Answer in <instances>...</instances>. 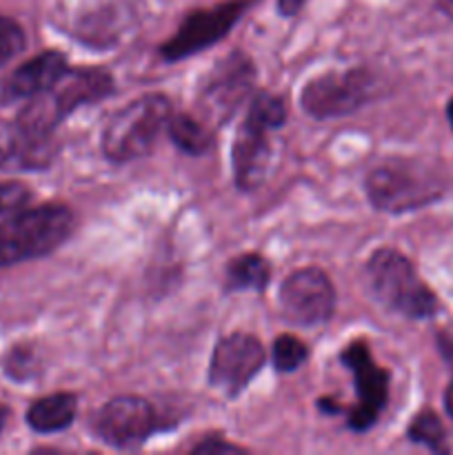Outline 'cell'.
Instances as JSON below:
<instances>
[{
    "mask_svg": "<svg viewBox=\"0 0 453 455\" xmlns=\"http://www.w3.org/2000/svg\"><path fill=\"white\" fill-rule=\"evenodd\" d=\"M74 231V213L65 204L22 209L0 222V267L34 260L60 247Z\"/></svg>",
    "mask_w": 453,
    "mask_h": 455,
    "instance_id": "1",
    "label": "cell"
},
{
    "mask_svg": "<svg viewBox=\"0 0 453 455\" xmlns=\"http://www.w3.org/2000/svg\"><path fill=\"white\" fill-rule=\"evenodd\" d=\"M114 80L102 69H67L53 87L38 93L18 114L16 123L38 133H53L65 116L111 93Z\"/></svg>",
    "mask_w": 453,
    "mask_h": 455,
    "instance_id": "2",
    "label": "cell"
},
{
    "mask_svg": "<svg viewBox=\"0 0 453 455\" xmlns=\"http://www.w3.org/2000/svg\"><path fill=\"white\" fill-rule=\"evenodd\" d=\"M171 118V105L164 96H142L111 116L102 132V151L114 163L142 158L158 140Z\"/></svg>",
    "mask_w": 453,
    "mask_h": 455,
    "instance_id": "3",
    "label": "cell"
},
{
    "mask_svg": "<svg viewBox=\"0 0 453 455\" xmlns=\"http://www.w3.org/2000/svg\"><path fill=\"white\" fill-rule=\"evenodd\" d=\"M369 280L389 309L409 318H429L438 309L433 291L417 278L411 262L395 249H378L369 258Z\"/></svg>",
    "mask_w": 453,
    "mask_h": 455,
    "instance_id": "4",
    "label": "cell"
},
{
    "mask_svg": "<svg viewBox=\"0 0 453 455\" xmlns=\"http://www.w3.org/2000/svg\"><path fill=\"white\" fill-rule=\"evenodd\" d=\"M367 196L376 209L398 213L433 200L438 196V185L411 163L391 160L369 173Z\"/></svg>",
    "mask_w": 453,
    "mask_h": 455,
    "instance_id": "5",
    "label": "cell"
},
{
    "mask_svg": "<svg viewBox=\"0 0 453 455\" xmlns=\"http://www.w3.org/2000/svg\"><path fill=\"white\" fill-rule=\"evenodd\" d=\"M280 311L293 324L314 327L331 318L336 291L327 274L315 267L293 271L280 287Z\"/></svg>",
    "mask_w": 453,
    "mask_h": 455,
    "instance_id": "6",
    "label": "cell"
},
{
    "mask_svg": "<svg viewBox=\"0 0 453 455\" xmlns=\"http://www.w3.org/2000/svg\"><path fill=\"white\" fill-rule=\"evenodd\" d=\"M369 87L371 78L364 69L331 71L302 89V109L320 120L340 118L367 102Z\"/></svg>",
    "mask_w": 453,
    "mask_h": 455,
    "instance_id": "7",
    "label": "cell"
},
{
    "mask_svg": "<svg viewBox=\"0 0 453 455\" xmlns=\"http://www.w3.org/2000/svg\"><path fill=\"white\" fill-rule=\"evenodd\" d=\"M265 364V349L260 340L249 333H231L213 349L209 382L226 395L235 398L256 378Z\"/></svg>",
    "mask_w": 453,
    "mask_h": 455,
    "instance_id": "8",
    "label": "cell"
},
{
    "mask_svg": "<svg viewBox=\"0 0 453 455\" xmlns=\"http://www.w3.org/2000/svg\"><path fill=\"white\" fill-rule=\"evenodd\" d=\"M96 435L115 449H136L154 434L155 413L147 400L123 395L107 403L93 422Z\"/></svg>",
    "mask_w": 453,
    "mask_h": 455,
    "instance_id": "9",
    "label": "cell"
},
{
    "mask_svg": "<svg viewBox=\"0 0 453 455\" xmlns=\"http://www.w3.org/2000/svg\"><path fill=\"white\" fill-rule=\"evenodd\" d=\"M253 76L256 71L251 60L242 53H231L229 58L218 62L200 89V107L204 116L216 123L229 118L251 92Z\"/></svg>",
    "mask_w": 453,
    "mask_h": 455,
    "instance_id": "10",
    "label": "cell"
},
{
    "mask_svg": "<svg viewBox=\"0 0 453 455\" xmlns=\"http://www.w3.org/2000/svg\"><path fill=\"white\" fill-rule=\"evenodd\" d=\"M342 363L351 369L355 378L360 404L351 411L349 427L355 431H367L376 425L382 407L386 403V371L373 363L364 342H354L342 354Z\"/></svg>",
    "mask_w": 453,
    "mask_h": 455,
    "instance_id": "11",
    "label": "cell"
},
{
    "mask_svg": "<svg viewBox=\"0 0 453 455\" xmlns=\"http://www.w3.org/2000/svg\"><path fill=\"white\" fill-rule=\"evenodd\" d=\"M53 133H38L20 123L0 127V172H40L53 163Z\"/></svg>",
    "mask_w": 453,
    "mask_h": 455,
    "instance_id": "12",
    "label": "cell"
},
{
    "mask_svg": "<svg viewBox=\"0 0 453 455\" xmlns=\"http://www.w3.org/2000/svg\"><path fill=\"white\" fill-rule=\"evenodd\" d=\"M242 4H226V7L211 9V12H198L182 22L180 31L163 47V56L167 60H180L191 56L209 44L218 43L226 31L231 29L240 16Z\"/></svg>",
    "mask_w": 453,
    "mask_h": 455,
    "instance_id": "13",
    "label": "cell"
},
{
    "mask_svg": "<svg viewBox=\"0 0 453 455\" xmlns=\"http://www.w3.org/2000/svg\"><path fill=\"white\" fill-rule=\"evenodd\" d=\"M269 132L265 124L253 118L244 120L235 133L234 142V173L235 182L242 191H251L265 180L271 163Z\"/></svg>",
    "mask_w": 453,
    "mask_h": 455,
    "instance_id": "14",
    "label": "cell"
},
{
    "mask_svg": "<svg viewBox=\"0 0 453 455\" xmlns=\"http://www.w3.org/2000/svg\"><path fill=\"white\" fill-rule=\"evenodd\" d=\"M67 69H69L67 58L60 52H44L31 58L9 76L3 87V102L25 100V98H34L47 92Z\"/></svg>",
    "mask_w": 453,
    "mask_h": 455,
    "instance_id": "15",
    "label": "cell"
},
{
    "mask_svg": "<svg viewBox=\"0 0 453 455\" xmlns=\"http://www.w3.org/2000/svg\"><path fill=\"white\" fill-rule=\"evenodd\" d=\"M76 411L78 403L74 394H53L31 404L27 411V422L38 434H56L74 422Z\"/></svg>",
    "mask_w": 453,
    "mask_h": 455,
    "instance_id": "16",
    "label": "cell"
},
{
    "mask_svg": "<svg viewBox=\"0 0 453 455\" xmlns=\"http://www.w3.org/2000/svg\"><path fill=\"white\" fill-rule=\"evenodd\" d=\"M271 267L269 262L256 253H244V256L234 258L225 271V287L226 291H262L269 284Z\"/></svg>",
    "mask_w": 453,
    "mask_h": 455,
    "instance_id": "17",
    "label": "cell"
},
{
    "mask_svg": "<svg viewBox=\"0 0 453 455\" xmlns=\"http://www.w3.org/2000/svg\"><path fill=\"white\" fill-rule=\"evenodd\" d=\"M169 136H171L173 145L182 149L185 154L200 156L211 147V136H209L207 127L200 120L191 118V116H176L169 118Z\"/></svg>",
    "mask_w": 453,
    "mask_h": 455,
    "instance_id": "18",
    "label": "cell"
},
{
    "mask_svg": "<svg viewBox=\"0 0 453 455\" xmlns=\"http://www.w3.org/2000/svg\"><path fill=\"white\" fill-rule=\"evenodd\" d=\"M247 116L256 123L265 124L266 129H278L287 120V102L274 93H258L249 105Z\"/></svg>",
    "mask_w": 453,
    "mask_h": 455,
    "instance_id": "19",
    "label": "cell"
},
{
    "mask_svg": "<svg viewBox=\"0 0 453 455\" xmlns=\"http://www.w3.org/2000/svg\"><path fill=\"white\" fill-rule=\"evenodd\" d=\"M409 438L417 444H425L431 451H444V427L438 416L431 411H422L409 427Z\"/></svg>",
    "mask_w": 453,
    "mask_h": 455,
    "instance_id": "20",
    "label": "cell"
},
{
    "mask_svg": "<svg viewBox=\"0 0 453 455\" xmlns=\"http://www.w3.org/2000/svg\"><path fill=\"white\" fill-rule=\"evenodd\" d=\"M309 358V349L302 340L293 336H280L274 342V364L278 371L289 373L296 371L298 367L305 364V360Z\"/></svg>",
    "mask_w": 453,
    "mask_h": 455,
    "instance_id": "21",
    "label": "cell"
},
{
    "mask_svg": "<svg viewBox=\"0 0 453 455\" xmlns=\"http://www.w3.org/2000/svg\"><path fill=\"white\" fill-rule=\"evenodd\" d=\"M25 49V31L16 20L0 16V67L7 65L12 58Z\"/></svg>",
    "mask_w": 453,
    "mask_h": 455,
    "instance_id": "22",
    "label": "cell"
},
{
    "mask_svg": "<svg viewBox=\"0 0 453 455\" xmlns=\"http://www.w3.org/2000/svg\"><path fill=\"white\" fill-rule=\"evenodd\" d=\"M31 200V191L20 182H0V216L18 213Z\"/></svg>",
    "mask_w": 453,
    "mask_h": 455,
    "instance_id": "23",
    "label": "cell"
},
{
    "mask_svg": "<svg viewBox=\"0 0 453 455\" xmlns=\"http://www.w3.org/2000/svg\"><path fill=\"white\" fill-rule=\"evenodd\" d=\"M195 453H234V451H240L238 447H231V444L226 443H204V444H198V447L194 449Z\"/></svg>",
    "mask_w": 453,
    "mask_h": 455,
    "instance_id": "24",
    "label": "cell"
},
{
    "mask_svg": "<svg viewBox=\"0 0 453 455\" xmlns=\"http://www.w3.org/2000/svg\"><path fill=\"white\" fill-rule=\"evenodd\" d=\"M305 4V0H278V9L284 16H293Z\"/></svg>",
    "mask_w": 453,
    "mask_h": 455,
    "instance_id": "25",
    "label": "cell"
},
{
    "mask_svg": "<svg viewBox=\"0 0 453 455\" xmlns=\"http://www.w3.org/2000/svg\"><path fill=\"white\" fill-rule=\"evenodd\" d=\"M440 349H442L444 358H447L449 363L453 364V340H447V338H442V340H440Z\"/></svg>",
    "mask_w": 453,
    "mask_h": 455,
    "instance_id": "26",
    "label": "cell"
},
{
    "mask_svg": "<svg viewBox=\"0 0 453 455\" xmlns=\"http://www.w3.org/2000/svg\"><path fill=\"white\" fill-rule=\"evenodd\" d=\"M444 407H447V413L453 418V382L447 387V394H444Z\"/></svg>",
    "mask_w": 453,
    "mask_h": 455,
    "instance_id": "27",
    "label": "cell"
},
{
    "mask_svg": "<svg viewBox=\"0 0 453 455\" xmlns=\"http://www.w3.org/2000/svg\"><path fill=\"white\" fill-rule=\"evenodd\" d=\"M7 416H9L7 409H4L3 404H0V431H3L4 425H7Z\"/></svg>",
    "mask_w": 453,
    "mask_h": 455,
    "instance_id": "28",
    "label": "cell"
},
{
    "mask_svg": "<svg viewBox=\"0 0 453 455\" xmlns=\"http://www.w3.org/2000/svg\"><path fill=\"white\" fill-rule=\"evenodd\" d=\"M447 116H449V123H451V127H453V100L449 102V107H447Z\"/></svg>",
    "mask_w": 453,
    "mask_h": 455,
    "instance_id": "29",
    "label": "cell"
}]
</instances>
